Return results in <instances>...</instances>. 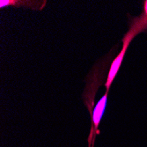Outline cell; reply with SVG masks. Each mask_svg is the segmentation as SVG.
Here are the masks:
<instances>
[{
    "label": "cell",
    "instance_id": "obj_2",
    "mask_svg": "<svg viewBox=\"0 0 147 147\" xmlns=\"http://www.w3.org/2000/svg\"><path fill=\"white\" fill-rule=\"evenodd\" d=\"M107 97H108V92H107L104 96L98 101L96 104L94 109H93L92 113V121L93 124H94L95 129H97L99 127V124L100 123V120L103 116V113L106 109V105H107Z\"/></svg>",
    "mask_w": 147,
    "mask_h": 147
},
{
    "label": "cell",
    "instance_id": "obj_1",
    "mask_svg": "<svg viewBox=\"0 0 147 147\" xmlns=\"http://www.w3.org/2000/svg\"><path fill=\"white\" fill-rule=\"evenodd\" d=\"M131 37H129V39H124V45H123V48L122 49V51L119 53V55L115 57V59L113 61L112 64H111V67H110V70L109 71V76H108V79H107V82H106V87L107 89L109 90V88L110 87L113 80L118 71V70L120 69V66H121V63L123 62V57H124V54H125V51L128 48V45L129 43V42L131 41Z\"/></svg>",
    "mask_w": 147,
    "mask_h": 147
},
{
    "label": "cell",
    "instance_id": "obj_3",
    "mask_svg": "<svg viewBox=\"0 0 147 147\" xmlns=\"http://www.w3.org/2000/svg\"><path fill=\"white\" fill-rule=\"evenodd\" d=\"M144 10H145V14H146V16H147V1H146L145 4H144Z\"/></svg>",
    "mask_w": 147,
    "mask_h": 147
}]
</instances>
